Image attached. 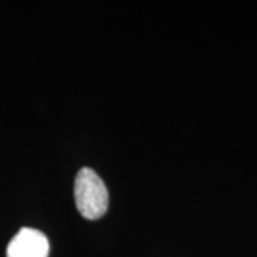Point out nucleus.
<instances>
[{"label": "nucleus", "mask_w": 257, "mask_h": 257, "mask_svg": "<svg viewBox=\"0 0 257 257\" xmlns=\"http://www.w3.org/2000/svg\"><path fill=\"white\" fill-rule=\"evenodd\" d=\"M74 200L84 219L96 220L107 211L109 192L100 176L93 169L83 167L74 180Z\"/></svg>", "instance_id": "f257e3e1"}, {"label": "nucleus", "mask_w": 257, "mask_h": 257, "mask_svg": "<svg viewBox=\"0 0 257 257\" xmlns=\"http://www.w3.org/2000/svg\"><path fill=\"white\" fill-rule=\"evenodd\" d=\"M49 250L50 244L45 233L23 227L9 243L6 257H47Z\"/></svg>", "instance_id": "f03ea898"}]
</instances>
